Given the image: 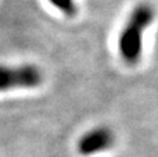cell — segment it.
I'll return each mask as SVG.
<instances>
[{
  "instance_id": "1",
  "label": "cell",
  "mask_w": 158,
  "mask_h": 157,
  "mask_svg": "<svg viewBox=\"0 0 158 157\" xmlns=\"http://www.w3.org/2000/svg\"><path fill=\"white\" fill-rule=\"evenodd\" d=\"M157 11L150 3H139L131 10L118 36V53L123 63L135 66L143 54V39L147 28L151 27Z\"/></svg>"
},
{
  "instance_id": "2",
  "label": "cell",
  "mask_w": 158,
  "mask_h": 157,
  "mask_svg": "<svg viewBox=\"0 0 158 157\" xmlns=\"http://www.w3.org/2000/svg\"><path fill=\"white\" fill-rule=\"evenodd\" d=\"M44 75L36 64H0V92L13 89H33L43 83Z\"/></svg>"
},
{
  "instance_id": "3",
  "label": "cell",
  "mask_w": 158,
  "mask_h": 157,
  "mask_svg": "<svg viewBox=\"0 0 158 157\" xmlns=\"http://www.w3.org/2000/svg\"><path fill=\"white\" fill-rule=\"evenodd\" d=\"M115 143V134L110 127L98 125L82 134L77 142V150L81 156L89 157L110 150Z\"/></svg>"
},
{
  "instance_id": "4",
  "label": "cell",
  "mask_w": 158,
  "mask_h": 157,
  "mask_svg": "<svg viewBox=\"0 0 158 157\" xmlns=\"http://www.w3.org/2000/svg\"><path fill=\"white\" fill-rule=\"evenodd\" d=\"M56 10H58L65 17H72L77 15L78 13V6H77V0H47Z\"/></svg>"
}]
</instances>
